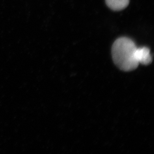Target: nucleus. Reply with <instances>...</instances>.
Masks as SVG:
<instances>
[{"instance_id":"1","label":"nucleus","mask_w":154,"mask_h":154,"mask_svg":"<svg viewBox=\"0 0 154 154\" xmlns=\"http://www.w3.org/2000/svg\"><path fill=\"white\" fill-rule=\"evenodd\" d=\"M137 47L134 42L128 38L122 37L115 41L112 45V58L121 70L132 71L137 69L139 63L135 57Z\"/></svg>"},{"instance_id":"2","label":"nucleus","mask_w":154,"mask_h":154,"mask_svg":"<svg viewBox=\"0 0 154 154\" xmlns=\"http://www.w3.org/2000/svg\"><path fill=\"white\" fill-rule=\"evenodd\" d=\"M135 57L139 64L148 65L151 63L152 60L150 50L146 47L137 48L136 50Z\"/></svg>"},{"instance_id":"3","label":"nucleus","mask_w":154,"mask_h":154,"mask_svg":"<svg viewBox=\"0 0 154 154\" xmlns=\"http://www.w3.org/2000/svg\"><path fill=\"white\" fill-rule=\"evenodd\" d=\"M108 7L114 11H120L128 6L129 0H106Z\"/></svg>"}]
</instances>
